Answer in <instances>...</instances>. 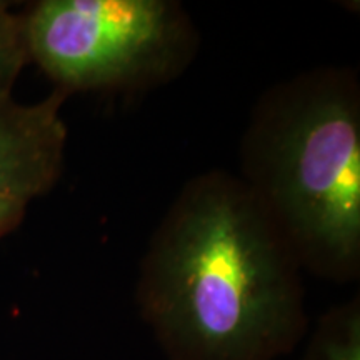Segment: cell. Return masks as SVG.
Here are the masks:
<instances>
[{
	"label": "cell",
	"instance_id": "7a4b0ae2",
	"mask_svg": "<svg viewBox=\"0 0 360 360\" xmlns=\"http://www.w3.org/2000/svg\"><path fill=\"white\" fill-rule=\"evenodd\" d=\"M304 272L360 276V82L321 65L269 87L240 142V175Z\"/></svg>",
	"mask_w": 360,
	"mask_h": 360
},
{
	"label": "cell",
	"instance_id": "6da1fadb",
	"mask_svg": "<svg viewBox=\"0 0 360 360\" xmlns=\"http://www.w3.org/2000/svg\"><path fill=\"white\" fill-rule=\"evenodd\" d=\"M302 274L238 175L214 169L157 225L135 300L169 360H277L307 330Z\"/></svg>",
	"mask_w": 360,
	"mask_h": 360
},
{
	"label": "cell",
	"instance_id": "3957f363",
	"mask_svg": "<svg viewBox=\"0 0 360 360\" xmlns=\"http://www.w3.org/2000/svg\"><path fill=\"white\" fill-rule=\"evenodd\" d=\"M24 17L29 58L72 92H143L172 82L200 35L175 0H42Z\"/></svg>",
	"mask_w": 360,
	"mask_h": 360
},
{
	"label": "cell",
	"instance_id": "277c9868",
	"mask_svg": "<svg viewBox=\"0 0 360 360\" xmlns=\"http://www.w3.org/2000/svg\"><path fill=\"white\" fill-rule=\"evenodd\" d=\"M67 94L53 90L37 103H0V192L30 204L60 177L67 127L60 115Z\"/></svg>",
	"mask_w": 360,
	"mask_h": 360
},
{
	"label": "cell",
	"instance_id": "52a82bcc",
	"mask_svg": "<svg viewBox=\"0 0 360 360\" xmlns=\"http://www.w3.org/2000/svg\"><path fill=\"white\" fill-rule=\"evenodd\" d=\"M27 207H29L27 202L0 192V237L20 224Z\"/></svg>",
	"mask_w": 360,
	"mask_h": 360
},
{
	"label": "cell",
	"instance_id": "5b68a950",
	"mask_svg": "<svg viewBox=\"0 0 360 360\" xmlns=\"http://www.w3.org/2000/svg\"><path fill=\"white\" fill-rule=\"evenodd\" d=\"M302 360H360L359 295L319 319Z\"/></svg>",
	"mask_w": 360,
	"mask_h": 360
},
{
	"label": "cell",
	"instance_id": "8992f818",
	"mask_svg": "<svg viewBox=\"0 0 360 360\" xmlns=\"http://www.w3.org/2000/svg\"><path fill=\"white\" fill-rule=\"evenodd\" d=\"M27 60L30 58L24 17L12 13L7 4L0 2V103L12 101V89Z\"/></svg>",
	"mask_w": 360,
	"mask_h": 360
}]
</instances>
